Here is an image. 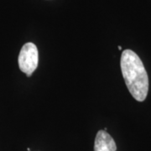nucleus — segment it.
Here are the masks:
<instances>
[{
  "label": "nucleus",
  "mask_w": 151,
  "mask_h": 151,
  "mask_svg": "<svg viewBox=\"0 0 151 151\" xmlns=\"http://www.w3.org/2000/svg\"><path fill=\"white\" fill-rule=\"evenodd\" d=\"M120 65L131 95L138 102L145 101L149 92V78L140 58L133 50H125L121 55Z\"/></svg>",
  "instance_id": "1"
},
{
  "label": "nucleus",
  "mask_w": 151,
  "mask_h": 151,
  "mask_svg": "<svg viewBox=\"0 0 151 151\" xmlns=\"http://www.w3.org/2000/svg\"><path fill=\"white\" fill-rule=\"evenodd\" d=\"M19 66L27 76H30L36 70L39 62V54L36 45L29 42L24 44L19 55Z\"/></svg>",
  "instance_id": "2"
},
{
  "label": "nucleus",
  "mask_w": 151,
  "mask_h": 151,
  "mask_svg": "<svg viewBox=\"0 0 151 151\" xmlns=\"http://www.w3.org/2000/svg\"><path fill=\"white\" fill-rule=\"evenodd\" d=\"M117 145L113 137L105 130H99L96 135L94 151H116Z\"/></svg>",
  "instance_id": "3"
},
{
  "label": "nucleus",
  "mask_w": 151,
  "mask_h": 151,
  "mask_svg": "<svg viewBox=\"0 0 151 151\" xmlns=\"http://www.w3.org/2000/svg\"><path fill=\"white\" fill-rule=\"evenodd\" d=\"M119 50H122V47H121L120 45L119 46Z\"/></svg>",
  "instance_id": "4"
}]
</instances>
